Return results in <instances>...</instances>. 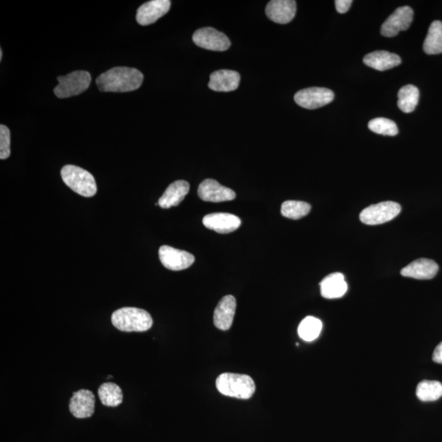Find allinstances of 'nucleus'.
Listing matches in <instances>:
<instances>
[{
  "instance_id": "obj_1",
  "label": "nucleus",
  "mask_w": 442,
  "mask_h": 442,
  "mask_svg": "<svg viewBox=\"0 0 442 442\" xmlns=\"http://www.w3.org/2000/svg\"><path fill=\"white\" fill-rule=\"evenodd\" d=\"M143 75L135 68L117 67L101 74L96 80L99 90L125 93L142 86Z\"/></svg>"
},
{
  "instance_id": "obj_2",
  "label": "nucleus",
  "mask_w": 442,
  "mask_h": 442,
  "mask_svg": "<svg viewBox=\"0 0 442 442\" xmlns=\"http://www.w3.org/2000/svg\"><path fill=\"white\" fill-rule=\"evenodd\" d=\"M114 326L122 332H145L150 330L153 321L150 314L143 309L123 308L112 316Z\"/></svg>"
},
{
  "instance_id": "obj_3",
  "label": "nucleus",
  "mask_w": 442,
  "mask_h": 442,
  "mask_svg": "<svg viewBox=\"0 0 442 442\" xmlns=\"http://www.w3.org/2000/svg\"><path fill=\"white\" fill-rule=\"evenodd\" d=\"M217 388L222 395L247 400L253 396L256 385L250 376L225 373L217 379Z\"/></svg>"
},
{
  "instance_id": "obj_4",
  "label": "nucleus",
  "mask_w": 442,
  "mask_h": 442,
  "mask_svg": "<svg viewBox=\"0 0 442 442\" xmlns=\"http://www.w3.org/2000/svg\"><path fill=\"white\" fill-rule=\"evenodd\" d=\"M61 177L70 189L79 195L91 198L97 192V185L95 179L85 169L73 165L63 166L61 170Z\"/></svg>"
},
{
  "instance_id": "obj_5",
  "label": "nucleus",
  "mask_w": 442,
  "mask_h": 442,
  "mask_svg": "<svg viewBox=\"0 0 442 442\" xmlns=\"http://www.w3.org/2000/svg\"><path fill=\"white\" fill-rule=\"evenodd\" d=\"M59 85L55 87L54 94L59 99L71 98L79 95L89 88L91 76L86 71H77L67 76L58 77Z\"/></svg>"
},
{
  "instance_id": "obj_6",
  "label": "nucleus",
  "mask_w": 442,
  "mask_h": 442,
  "mask_svg": "<svg viewBox=\"0 0 442 442\" xmlns=\"http://www.w3.org/2000/svg\"><path fill=\"white\" fill-rule=\"evenodd\" d=\"M401 207L399 203L388 201L371 205L360 214L362 223L368 225H382L393 220L399 215Z\"/></svg>"
},
{
  "instance_id": "obj_7",
  "label": "nucleus",
  "mask_w": 442,
  "mask_h": 442,
  "mask_svg": "<svg viewBox=\"0 0 442 442\" xmlns=\"http://www.w3.org/2000/svg\"><path fill=\"white\" fill-rule=\"evenodd\" d=\"M196 46L212 51H225L230 49L231 42L224 33L212 28H204L196 30L192 36Z\"/></svg>"
},
{
  "instance_id": "obj_8",
  "label": "nucleus",
  "mask_w": 442,
  "mask_h": 442,
  "mask_svg": "<svg viewBox=\"0 0 442 442\" xmlns=\"http://www.w3.org/2000/svg\"><path fill=\"white\" fill-rule=\"evenodd\" d=\"M334 99V92L326 88H319V87L301 90L294 96L297 104L310 110L325 106Z\"/></svg>"
},
{
  "instance_id": "obj_9",
  "label": "nucleus",
  "mask_w": 442,
  "mask_h": 442,
  "mask_svg": "<svg viewBox=\"0 0 442 442\" xmlns=\"http://www.w3.org/2000/svg\"><path fill=\"white\" fill-rule=\"evenodd\" d=\"M414 11L409 6L398 8L385 21L381 34L383 37H394L401 32L408 30L413 21Z\"/></svg>"
},
{
  "instance_id": "obj_10",
  "label": "nucleus",
  "mask_w": 442,
  "mask_h": 442,
  "mask_svg": "<svg viewBox=\"0 0 442 442\" xmlns=\"http://www.w3.org/2000/svg\"><path fill=\"white\" fill-rule=\"evenodd\" d=\"M159 258L166 269L174 271L188 269L195 261L191 253L166 245L160 248Z\"/></svg>"
},
{
  "instance_id": "obj_11",
  "label": "nucleus",
  "mask_w": 442,
  "mask_h": 442,
  "mask_svg": "<svg viewBox=\"0 0 442 442\" xmlns=\"http://www.w3.org/2000/svg\"><path fill=\"white\" fill-rule=\"evenodd\" d=\"M199 198L204 202L221 203L232 201L236 198L235 192L223 186L215 179H205L199 187Z\"/></svg>"
},
{
  "instance_id": "obj_12",
  "label": "nucleus",
  "mask_w": 442,
  "mask_h": 442,
  "mask_svg": "<svg viewBox=\"0 0 442 442\" xmlns=\"http://www.w3.org/2000/svg\"><path fill=\"white\" fill-rule=\"evenodd\" d=\"M170 6L172 2L170 0H152L143 3L137 10L138 23L148 26L156 23L169 12Z\"/></svg>"
},
{
  "instance_id": "obj_13",
  "label": "nucleus",
  "mask_w": 442,
  "mask_h": 442,
  "mask_svg": "<svg viewBox=\"0 0 442 442\" xmlns=\"http://www.w3.org/2000/svg\"><path fill=\"white\" fill-rule=\"evenodd\" d=\"M294 0H272L267 4L265 13L271 21L279 24L290 23L296 15Z\"/></svg>"
},
{
  "instance_id": "obj_14",
  "label": "nucleus",
  "mask_w": 442,
  "mask_h": 442,
  "mask_svg": "<svg viewBox=\"0 0 442 442\" xmlns=\"http://www.w3.org/2000/svg\"><path fill=\"white\" fill-rule=\"evenodd\" d=\"M70 412L77 419L90 418L94 413L95 397L89 390H82L73 393L69 404Z\"/></svg>"
},
{
  "instance_id": "obj_15",
  "label": "nucleus",
  "mask_w": 442,
  "mask_h": 442,
  "mask_svg": "<svg viewBox=\"0 0 442 442\" xmlns=\"http://www.w3.org/2000/svg\"><path fill=\"white\" fill-rule=\"evenodd\" d=\"M203 225L208 229L219 234H229L238 230L241 225L240 218L230 213H212L205 216Z\"/></svg>"
},
{
  "instance_id": "obj_16",
  "label": "nucleus",
  "mask_w": 442,
  "mask_h": 442,
  "mask_svg": "<svg viewBox=\"0 0 442 442\" xmlns=\"http://www.w3.org/2000/svg\"><path fill=\"white\" fill-rule=\"evenodd\" d=\"M236 305L235 297L232 295L225 296L219 301L213 317L214 325L217 329L223 331L230 329L233 325Z\"/></svg>"
},
{
  "instance_id": "obj_17",
  "label": "nucleus",
  "mask_w": 442,
  "mask_h": 442,
  "mask_svg": "<svg viewBox=\"0 0 442 442\" xmlns=\"http://www.w3.org/2000/svg\"><path fill=\"white\" fill-rule=\"evenodd\" d=\"M439 266L434 261L421 258L415 260L410 264L402 269L401 274L402 277L412 278L415 279H432L439 272Z\"/></svg>"
},
{
  "instance_id": "obj_18",
  "label": "nucleus",
  "mask_w": 442,
  "mask_h": 442,
  "mask_svg": "<svg viewBox=\"0 0 442 442\" xmlns=\"http://www.w3.org/2000/svg\"><path fill=\"white\" fill-rule=\"evenodd\" d=\"M239 73L231 70H220L210 76L209 88L217 92H231L238 89Z\"/></svg>"
},
{
  "instance_id": "obj_19",
  "label": "nucleus",
  "mask_w": 442,
  "mask_h": 442,
  "mask_svg": "<svg viewBox=\"0 0 442 442\" xmlns=\"http://www.w3.org/2000/svg\"><path fill=\"white\" fill-rule=\"evenodd\" d=\"M190 189V183L185 181H174L168 187L163 196L159 200V205L161 208L169 209L177 207L185 199L189 194Z\"/></svg>"
},
{
  "instance_id": "obj_20",
  "label": "nucleus",
  "mask_w": 442,
  "mask_h": 442,
  "mask_svg": "<svg viewBox=\"0 0 442 442\" xmlns=\"http://www.w3.org/2000/svg\"><path fill=\"white\" fill-rule=\"evenodd\" d=\"M321 292L326 299H336L343 297L348 291V283L344 275L341 273H332L322 280Z\"/></svg>"
},
{
  "instance_id": "obj_21",
  "label": "nucleus",
  "mask_w": 442,
  "mask_h": 442,
  "mask_svg": "<svg viewBox=\"0 0 442 442\" xmlns=\"http://www.w3.org/2000/svg\"><path fill=\"white\" fill-rule=\"evenodd\" d=\"M363 61H364V63L368 67L381 72L396 68L401 63V59L399 56L388 51L370 52V54L365 56Z\"/></svg>"
},
{
  "instance_id": "obj_22",
  "label": "nucleus",
  "mask_w": 442,
  "mask_h": 442,
  "mask_svg": "<svg viewBox=\"0 0 442 442\" xmlns=\"http://www.w3.org/2000/svg\"><path fill=\"white\" fill-rule=\"evenodd\" d=\"M423 51L430 55L442 54L441 21H435L430 25L427 37L423 43Z\"/></svg>"
},
{
  "instance_id": "obj_23",
  "label": "nucleus",
  "mask_w": 442,
  "mask_h": 442,
  "mask_svg": "<svg viewBox=\"0 0 442 442\" xmlns=\"http://www.w3.org/2000/svg\"><path fill=\"white\" fill-rule=\"evenodd\" d=\"M419 91L416 86L407 85L398 92V107L405 113L414 111L419 103Z\"/></svg>"
},
{
  "instance_id": "obj_24",
  "label": "nucleus",
  "mask_w": 442,
  "mask_h": 442,
  "mask_svg": "<svg viewBox=\"0 0 442 442\" xmlns=\"http://www.w3.org/2000/svg\"><path fill=\"white\" fill-rule=\"evenodd\" d=\"M98 395L100 401L105 406L117 407L123 401V394L118 385L113 383H105L99 387Z\"/></svg>"
},
{
  "instance_id": "obj_25",
  "label": "nucleus",
  "mask_w": 442,
  "mask_h": 442,
  "mask_svg": "<svg viewBox=\"0 0 442 442\" xmlns=\"http://www.w3.org/2000/svg\"><path fill=\"white\" fill-rule=\"evenodd\" d=\"M416 396L422 401H434L442 396V383L439 381H423L416 389Z\"/></svg>"
},
{
  "instance_id": "obj_26",
  "label": "nucleus",
  "mask_w": 442,
  "mask_h": 442,
  "mask_svg": "<svg viewBox=\"0 0 442 442\" xmlns=\"http://www.w3.org/2000/svg\"><path fill=\"white\" fill-rule=\"evenodd\" d=\"M322 322L313 317H305L299 327V335L305 341H312L318 339L322 330Z\"/></svg>"
},
{
  "instance_id": "obj_27",
  "label": "nucleus",
  "mask_w": 442,
  "mask_h": 442,
  "mask_svg": "<svg viewBox=\"0 0 442 442\" xmlns=\"http://www.w3.org/2000/svg\"><path fill=\"white\" fill-rule=\"evenodd\" d=\"M312 209V205L301 201L288 200L282 204L281 214L284 217L299 220L308 216Z\"/></svg>"
},
{
  "instance_id": "obj_28",
  "label": "nucleus",
  "mask_w": 442,
  "mask_h": 442,
  "mask_svg": "<svg viewBox=\"0 0 442 442\" xmlns=\"http://www.w3.org/2000/svg\"><path fill=\"white\" fill-rule=\"evenodd\" d=\"M369 129L373 132L388 137H395L399 132L395 122L387 118H375L369 122Z\"/></svg>"
},
{
  "instance_id": "obj_29",
  "label": "nucleus",
  "mask_w": 442,
  "mask_h": 442,
  "mask_svg": "<svg viewBox=\"0 0 442 442\" xmlns=\"http://www.w3.org/2000/svg\"><path fill=\"white\" fill-rule=\"evenodd\" d=\"M10 130L6 125H0V159L6 160L10 156Z\"/></svg>"
},
{
  "instance_id": "obj_30",
  "label": "nucleus",
  "mask_w": 442,
  "mask_h": 442,
  "mask_svg": "<svg viewBox=\"0 0 442 442\" xmlns=\"http://www.w3.org/2000/svg\"><path fill=\"white\" fill-rule=\"evenodd\" d=\"M335 6L336 10L339 13H345L352 6V0H336Z\"/></svg>"
},
{
  "instance_id": "obj_31",
  "label": "nucleus",
  "mask_w": 442,
  "mask_h": 442,
  "mask_svg": "<svg viewBox=\"0 0 442 442\" xmlns=\"http://www.w3.org/2000/svg\"><path fill=\"white\" fill-rule=\"evenodd\" d=\"M432 360L437 364L442 365V341L436 348L434 353H433Z\"/></svg>"
},
{
  "instance_id": "obj_32",
  "label": "nucleus",
  "mask_w": 442,
  "mask_h": 442,
  "mask_svg": "<svg viewBox=\"0 0 442 442\" xmlns=\"http://www.w3.org/2000/svg\"><path fill=\"white\" fill-rule=\"evenodd\" d=\"M3 59V50H0V60H2Z\"/></svg>"
}]
</instances>
